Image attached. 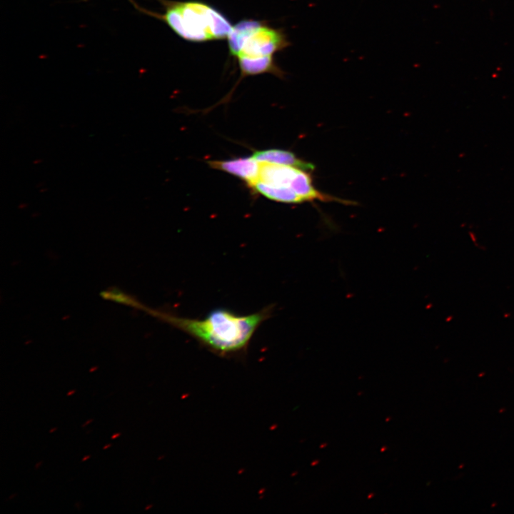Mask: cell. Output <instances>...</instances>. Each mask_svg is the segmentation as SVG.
<instances>
[{"label": "cell", "instance_id": "obj_2", "mask_svg": "<svg viewBox=\"0 0 514 514\" xmlns=\"http://www.w3.org/2000/svg\"><path fill=\"white\" fill-rule=\"evenodd\" d=\"M227 39L242 78L266 73L283 76L274 60V54L290 44L281 29L261 21L245 19L233 26Z\"/></svg>", "mask_w": 514, "mask_h": 514}, {"label": "cell", "instance_id": "obj_11", "mask_svg": "<svg viewBox=\"0 0 514 514\" xmlns=\"http://www.w3.org/2000/svg\"><path fill=\"white\" fill-rule=\"evenodd\" d=\"M318 463H319V460H315V461L313 462L312 465H316L318 464Z\"/></svg>", "mask_w": 514, "mask_h": 514}, {"label": "cell", "instance_id": "obj_17", "mask_svg": "<svg viewBox=\"0 0 514 514\" xmlns=\"http://www.w3.org/2000/svg\"><path fill=\"white\" fill-rule=\"evenodd\" d=\"M110 445H111L110 444L106 445V446L104 447V449H106L107 448H109Z\"/></svg>", "mask_w": 514, "mask_h": 514}, {"label": "cell", "instance_id": "obj_1", "mask_svg": "<svg viewBox=\"0 0 514 514\" xmlns=\"http://www.w3.org/2000/svg\"><path fill=\"white\" fill-rule=\"evenodd\" d=\"M144 311L193 338L213 353L228 356L246 351L256 331L270 318L272 308L268 306L249 315L217 308L201 319L180 317L148 307Z\"/></svg>", "mask_w": 514, "mask_h": 514}, {"label": "cell", "instance_id": "obj_6", "mask_svg": "<svg viewBox=\"0 0 514 514\" xmlns=\"http://www.w3.org/2000/svg\"><path fill=\"white\" fill-rule=\"evenodd\" d=\"M250 188L256 193L275 201L286 203L304 202L293 189L288 187L275 186L258 180Z\"/></svg>", "mask_w": 514, "mask_h": 514}, {"label": "cell", "instance_id": "obj_5", "mask_svg": "<svg viewBox=\"0 0 514 514\" xmlns=\"http://www.w3.org/2000/svg\"><path fill=\"white\" fill-rule=\"evenodd\" d=\"M252 157L260 162L288 166L306 171H312L315 168L313 164L298 158L295 153L286 150L270 148L256 151Z\"/></svg>", "mask_w": 514, "mask_h": 514}, {"label": "cell", "instance_id": "obj_18", "mask_svg": "<svg viewBox=\"0 0 514 514\" xmlns=\"http://www.w3.org/2000/svg\"><path fill=\"white\" fill-rule=\"evenodd\" d=\"M56 430V428H54L50 430V433H52V432H54V431Z\"/></svg>", "mask_w": 514, "mask_h": 514}, {"label": "cell", "instance_id": "obj_10", "mask_svg": "<svg viewBox=\"0 0 514 514\" xmlns=\"http://www.w3.org/2000/svg\"><path fill=\"white\" fill-rule=\"evenodd\" d=\"M373 496H374V493H370V494L368 495V499H371V498H372Z\"/></svg>", "mask_w": 514, "mask_h": 514}, {"label": "cell", "instance_id": "obj_9", "mask_svg": "<svg viewBox=\"0 0 514 514\" xmlns=\"http://www.w3.org/2000/svg\"><path fill=\"white\" fill-rule=\"evenodd\" d=\"M92 420H93L92 419L88 420L87 422L85 423L84 425H82V427H84L85 425H88V424H89V423H91Z\"/></svg>", "mask_w": 514, "mask_h": 514}, {"label": "cell", "instance_id": "obj_12", "mask_svg": "<svg viewBox=\"0 0 514 514\" xmlns=\"http://www.w3.org/2000/svg\"><path fill=\"white\" fill-rule=\"evenodd\" d=\"M75 393V390H71L70 392H69V393H67V395H71V394H73V393Z\"/></svg>", "mask_w": 514, "mask_h": 514}, {"label": "cell", "instance_id": "obj_14", "mask_svg": "<svg viewBox=\"0 0 514 514\" xmlns=\"http://www.w3.org/2000/svg\"><path fill=\"white\" fill-rule=\"evenodd\" d=\"M41 462L38 463L36 465V469H38L39 466L41 465Z\"/></svg>", "mask_w": 514, "mask_h": 514}, {"label": "cell", "instance_id": "obj_13", "mask_svg": "<svg viewBox=\"0 0 514 514\" xmlns=\"http://www.w3.org/2000/svg\"><path fill=\"white\" fill-rule=\"evenodd\" d=\"M89 457H90L89 455L85 456V457L82 459V461H85V460H86V459H88Z\"/></svg>", "mask_w": 514, "mask_h": 514}, {"label": "cell", "instance_id": "obj_16", "mask_svg": "<svg viewBox=\"0 0 514 514\" xmlns=\"http://www.w3.org/2000/svg\"><path fill=\"white\" fill-rule=\"evenodd\" d=\"M386 448H386V446H385V447H383V448L381 449V452H383Z\"/></svg>", "mask_w": 514, "mask_h": 514}, {"label": "cell", "instance_id": "obj_4", "mask_svg": "<svg viewBox=\"0 0 514 514\" xmlns=\"http://www.w3.org/2000/svg\"><path fill=\"white\" fill-rule=\"evenodd\" d=\"M207 163L213 169L222 171L244 181L249 187L259 180L261 162L252 156L231 160H211Z\"/></svg>", "mask_w": 514, "mask_h": 514}, {"label": "cell", "instance_id": "obj_3", "mask_svg": "<svg viewBox=\"0 0 514 514\" xmlns=\"http://www.w3.org/2000/svg\"><path fill=\"white\" fill-rule=\"evenodd\" d=\"M139 12L166 23L178 36L193 42L227 39L233 26L223 13L200 1L159 0L163 13L158 14L128 0Z\"/></svg>", "mask_w": 514, "mask_h": 514}, {"label": "cell", "instance_id": "obj_7", "mask_svg": "<svg viewBox=\"0 0 514 514\" xmlns=\"http://www.w3.org/2000/svg\"><path fill=\"white\" fill-rule=\"evenodd\" d=\"M100 296L103 299L142 311H144L146 307L136 298L116 287L101 291L100 292Z\"/></svg>", "mask_w": 514, "mask_h": 514}, {"label": "cell", "instance_id": "obj_8", "mask_svg": "<svg viewBox=\"0 0 514 514\" xmlns=\"http://www.w3.org/2000/svg\"><path fill=\"white\" fill-rule=\"evenodd\" d=\"M120 435V433H116L111 436V439H115Z\"/></svg>", "mask_w": 514, "mask_h": 514}, {"label": "cell", "instance_id": "obj_15", "mask_svg": "<svg viewBox=\"0 0 514 514\" xmlns=\"http://www.w3.org/2000/svg\"><path fill=\"white\" fill-rule=\"evenodd\" d=\"M326 445H327L326 443H323V444L321 445L320 448H322L326 447Z\"/></svg>", "mask_w": 514, "mask_h": 514}]
</instances>
